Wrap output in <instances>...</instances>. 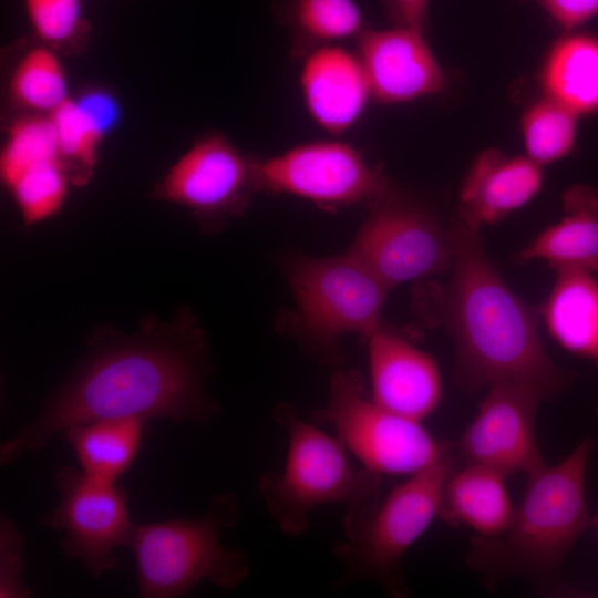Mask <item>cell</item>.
I'll return each instance as SVG.
<instances>
[{"instance_id": "cell-1", "label": "cell", "mask_w": 598, "mask_h": 598, "mask_svg": "<svg viewBox=\"0 0 598 598\" xmlns=\"http://www.w3.org/2000/svg\"><path fill=\"white\" fill-rule=\"evenodd\" d=\"M207 355L189 328L100 339L30 424L0 446V464L42 451L66 429L107 419L207 422L218 413L203 382Z\"/></svg>"}, {"instance_id": "cell-2", "label": "cell", "mask_w": 598, "mask_h": 598, "mask_svg": "<svg viewBox=\"0 0 598 598\" xmlns=\"http://www.w3.org/2000/svg\"><path fill=\"white\" fill-rule=\"evenodd\" d=\"M447 231L452 277L444 318L455 342L457 381L468 390L516 384L554 399L573 375L548 355L533 312L499 277L477 229L456 218Z\"/></svg>"}, {"instance_id": "cell-3", "label": "cell", "mask_w": 598, "mask_h": 598, "mask_svg": "<svg viewBox=\"0 0 598 598\" xmlns=\"http://www.w3.org/2000/svg\"><path fill=\"white\" fill-rule=\"evenodd\" d=\"M592 451V440L585 437L560 463L528 475L508 528L497 536L471 538L467 564L487 589L524 577L542 594L568 592L563 561L592 525L586 496Z\"/></svg>"}, {"instance_id": "cell-4", "label": "cell", "mask_w": 598, "mask_h": 598, "mask_svg": "<svg viewBox=\"0 0 598 598\" xmlns=\"http://www.w3.org/2000/svg\"><path fill=\"white\" fill-rule=\"evenodd\" d=\"M275 419L288 433L286 462L280 472L260 477L258 491L283 534H303L317 506L341 504L353 511L382 498V475L352 462L337 436L305 421L289 405L277 408Z\"/></svg>"}, {"instance_id": "cell-5", "label": "cell", "mask_w": 598, "mask_h": 598, "mask_svg": "<svg viewBox=\"0 0 598 598\" xmlns=\"http://www.w3.org/2000/svg\"><path fill=\"white\" fill-rule=\"evenodd\" d=\"M460 461L453 448L436 464L394 486L374 505L346 511L343 539L334 547L346 565L341 582L373 581L388 594H409L402 560L439 516L446 480Z\"/></svg>"}, {"instance_id": "cell-6", "label": "cell", "mask_w": 598, "mask_h": 598, "mask_svg": "<svg viewBox=\"0 0 598 598\" xmlns=\"http://www.w3.org/2000/svg\"><path fill=\"white\" fill-rule=\"evenodd\" d=\"M236 520V497L219 494L199 517L134 524L128 548L136 561L138 597H177L205 580L235 589L249 574V559L241 549L224 547L219 535Z\"/></svg>"}, {"instance_id": "cell-7", "label": "cell", "mask_w": 598, "mask_h": 598, "mask_svg": "<svg viewBox=\"0 0 598 598\" xmlns=\"http://www.w3.org/2000/svg\"><path fill=\"white\" fill-rule=\"evenodd\" d=\"M286 271L296 301L298 334L322 360L339 359L340 337L369 338L380 326L390 289L350 254L298 256Z\"/></svg>"}, {"instance_id": "cell-8", "label": "cell", "mask_w": 598, "mask_h": 598, "mask_svg": "<svg viewBox=\"0 0 598 598\" xmlns=\"http://www.w3.org/2000/svg\"><path fill=\"white\" fill-rule=\"evenodd\" d=\"M312 420L331 425L350 454L380 475L416 474L453 448V443L436 440L422 422L375 403L354 370L333 373L328 402L313 412Z\"/></svg>"}, {"instance_id": "cell-9", "label": "cell", "mask_w": 598, "mask_h": 598, "mask_svg": "<svg viewBox=\"0 0 598 598\" xmlns=\"http://www.w3.org/2000/svg\"><path fill=\"white\" fill-rule=\"evenodd\" d=\"M249 162L254 190L297 196L324 209L370 204L390 193L382 169L344 142H308Z\"/></svg>"}, {"instance_id": "cell-10", "label": "cell", "mask_w": 598, "mask_h": 598, "mask_svg": "<svg viewBox=\"0 0 598 598\" xmlns=\"http://www.w3.org/2000/svg\"><path fill=\"white\" fill-rule=\"evenodd\" d=\"M53 487L59 502L41 525L64 533L60 544L63 555L80 560L89 576L100 577L116 565L114 549L130 544L134 524L125 491L73 467L60 468Z\"/></svg>"}, {"instance_id": "cell-11", "label": "cell", "mask_w": 598, "mask_h": 598, "mask_svg": "<svg viewBox=\"0 0 598 598\" xmlns=\"http://www.w3.org/2000/svg\"><path fill=\"white\" fill-rule=\"evenodd\" d=\"M348 254L389 289L452 265L448 231L424 212L393 199L391 193L370 203Z\"/></svg>"}, {"instance_id": "cell-12", "label": "cell", "mask_w": 598, "mask_h": 598, "mask_svg": "<svg viewBox=\"0 0 598 598\" xmlns=\"http://www.w3.org/2000/svg\"><path fill=\"white\" fill-rule=\"evenodd\" d=\"M540 396L522 385L495 383L474 420L454 443L463 463L480 464L506 477L527 476L545 463L536 440L535 417Z\"/></svg>"}, {"instance_id": "cell-13", "label": "cell", "mask_w": 598, "mask_h": 598, "mask_svg": "<svg viewBox=\"0 0 598 598\" xmlns=\"http://www.w3.org/2000/svg\"><path fill=\"white\" fill-rule=\"evenodd\" d=\"M251 184L250 162L219 134L195 143L169 169L161 195L207 218L244 210Z\"/></svg>"}, {"instance_id": "cell-14", "label": "cell", "mask_w": 598, "mask_h": 598, "mask_svg": "<svg viewBox=\"0 0 598 598\" xmlns=\"http://www.w3.org/2000/svg\"><path fill=\"white\" fill-rule=\"evenodd\" d=\"M355 40V54L375 103L410 102L446 86L424 32L394 25L383 30L365 27Z\"/></svg>"}, {"instance_id": "cell-15", "label": "cell", "mask_w": 598, "mask_h": 598, "mask_svg": "<svg viewBox=\"0 0 598 598\" xmlns=\"http://www.w3.org/2000/svg\"><path fill=\"white\" fill-rule=\"evenodd\" d=\"M368 340L372 400L393 413L422 422L442 399L436 362L380 326Z\"/></svg>"}, {"instance_id": "cell-16", "label": "cell", "mask_w": 598, "mask_h": 598, "mask_svg": "<svg viewBox=\"0 0 598 598\" xmlns=\"http://www.w3.org/2000/svg\"><path fill=\"white\" fill-rule=\"evenodd\" d=\"M302 61L300 86L310 116L332 135L344 133L371 100L357 54L330 44L316 49Z\"/></svg>"}, {"instance_id": "cell-17", "label": "cell", "mask_w": 598, "mask_h": 598, "mask_svg": "<svg viewBox=\"0 0 598 598\" xmlns=\"http://www.w3.org/2000/svg\"><path fill=\"white\" fill-rule=\"evenodd\" d=\"M542 183L540 166L529 157L485 150L475 158L461 187L457 218L478 230L527 204Z\"/></svg>"}, {"instance_id": "cell-18", "label": "cell", "mask_w": 598, "mask_h": 598, "mask_svg": "<svg viewBox=\"0 0 598 598\" xmlns=\"http://www.w3.org/2000/svg\"><path fill=\"white\" fill-rule=\"evenodd\" d=\"M561 219L540 233L517 258L547 260L551 267L598 271V189L582 184L563 194Z\"/></svg>"}, {"instance_id": "cell-19", "label": "cell", "mask_w": 598, "mask_h": 598, "mask_svg": "<svg viewBox=\"0 0 598 598\" xmlns=\"http://www.w3.org/2000/svg\"><path fill=\"white\" fill-rule=\"evenodd\" d=\"M505 478L480 464L456 465L446 480L437 517L452 526H467L481 536L503 534L515 513Z\"/></svg>"}, {"instance_id": "cell-20", "label": "cell", "mask_w": 598, "mask_h": 598, "mask_svg": "<svg viewBox=\"0 0 598 598\" xmlns=\"http://www.w3.org/2000/svg\"><path fill=\"white\" fill-rule=\"evenodd\" d=\"M555 270L557 277L544 308L549 332L564 349L598 368V279L585 269Z\"/></svg>"}, {"instance_id": "cell-21", "label": "cell", "mask_w": 598, "mask_h": 598, "mask_svg": "<svg viewBox=\"0 0 598 598\" xmlns=\"http://www.w3.org/2000/svg\"><path fill=\"white\" fill-rule=\"evenodd\" d=\"M546 96L576 115L598 112V38L567 34L549 51L542 71Z\"/></svg>"}, {"instance_id": "cell-22", "label": "cell", "mask_w": 598, "mask_h": 598, "mask_svg": "<svg viewBox=\"0 0 598 598\" xmlns=\"http://www.w3.org/2000/svg\"><path fill=\"white\" fill-rule=\"evenodd\" d=\"M279 24L291 39V58L302 60L310 52L336 41L357 38L367 27L355 0H271Z\"/></svg>"}, {"instance_id": "cell-23", "label": "cell", "mask_w": 598, "mask_h": 598, "mask_svg": "<svg viewBox=\"0 0 598 598\" xmlns=\"http://www.w3.org/2000/svg\"><path fill=\"white\" fill-rule=\"evenodd\" d=\"M144 422L138 417L101 420L71 426L63 437L85 475L115 483L138 453Z\"/></svg>"}, {"instance_id": "cell-24", "label": "cell", "mask_w": 598, "mask_h": 598, "mask_svg": "<svg viewBox=\"0 0 598 598\" xmlns=\"http://www.w3.org/2000/svg\"><path fill=\"white\" fill-rule=\"evenodd\" d=\"M23 221L32 225L53 216L68 194L69 173L61 158L31 163L3 181Z\"/></svg>"}, {"instance_id": "cell-25", "label": "cell", "mask_w": 598, "mask_h": 598, "mask_svg": "<svg viewBox=\"0 0 598 598\" xmlns=\"http://www.w3.org/2000/svg\"><path fill=\"white\" fill-rule=\"evenodd\" d=\"M578 117L548 96L532 104L522 118L527 157L542 166L568 155L576 143Z\"/></svg>"}, {"instance_id": "cell-26", "label": "cell", "mask_w": 598, "mask_h": 598, "mask_svg": "<svg viewBox=\"0 0 598 598\" xmlns=\"http://www.w3.org/2000/svg\"><path fill=\"white\" fill-rule=\"evenodd\" d=\"M60 154L75 169L74 179L84 181L95 164L96 151L106 131L97 117L79 101L69 97L49 113Z\"/></svg>"}, {"instance_id": "cell-27", "label": "cell", "mask_w": 598, "mask_h": 598, "mask_svg": "<svg viewBox=\"0 0 598 598\" xmlns=\"http://www.w3.org/2000/svg\"><path fill=\"white\" fill-rule=\"evenodd\" d=\"M12 93L23 105L50 113L68 99V86L58 58L45 49L29 52L12 76Z\"/></svg>"}, {"instance_id": "cell-28", "label": "cell", "mask_w": 598, "mask_h": 598, "mask_svg": "<svg viewBox=\"0 0 598 598\" xmlns=\"http://www.w3.org/2000/svg\"><path fill=\"white\" fill-rule=\"evenodd\" d=\"M48 158H61L58 137L49 116L17 122L4 145L0 168L7 179L22 167Z\"/></svg>"}, {"instance_id": "cell-29", "label": "cell", "mask_w": 598, "mask_h": 598, "mask_svg": "<svg viewBox=\"0 0 598 598\" xmlns=\"http://www.w3.org/2000/svg\"><path fill=\"white\" fill-rule=\"evenodd\" d=\"M82 0H24L37 33L50 42L72 38L81 27Z\"/></svg>"}, {"instance_id": "cell-30", "label": "cell", "mask_w": 598, "mask_h": 598, "mask_svg": "<svg viewBox=\"0 0 598 598\" xmlns=\"http://www.w3.org/2000/svg\"><path fill=\"white\" fill-rule=\"evenodd\" d=\"M24 540L16 525L0 518V598H27L31 591L21 581Z\"/></svg>"}, {"instance_id": "cell-31", "label": "cell", "mask_w": 598, "mask_h": 598, "mask_svg": "<svg viewBox=\"0 0 598 598\" xmlns=\"http://www.w3.org/2000/svg\"><path fill=\"white\" fill-rule=\"evenodd\" d=\"M566 32L598 14V0H534Z\"/></svg>"}, {"instance_id": "cell-32", "label": "cell", "mask_w": 598, "mask_h": 598, "mask_svg": "<svg viewBox=\"0 0 598 598\" xmlns=\"http://www.w3.org/2000/svg\"><path fill=\"white\" fill-rule=\"evenodd\" d=\"M394 27L424 32L429 0H381Z\"/></svg>"}, {"instance_id": "cell-33", "label": "cell", "mask_w": 598, "mask_h": 598, "mask_svg": "<svg viewBox=\"0 0 598 598\" xmlns=\"http://www.w3.org/2000/svg\"><path fill=\"white\" fill-rule=\"evenodd\" d=\"M592 525L595 526L597 533H598V514L592 518Z\"/></svg>"}, {"instance_id": "cell-34", "label": "cell", "mask_w": 598, "mask_h": 598, "mask_svg": "<svg viewBox=\"0 0 598 598\" xmlns=\"http://www.w3.org/2000/svg\"><path fill=\"white\" fill-rule=\"evenodd\" d=\"M596 413H597V415H598V403H597V406H596Z\"/></svg>"}]
</instances>
